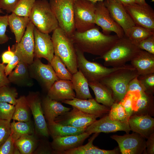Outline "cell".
<instances>
[{
    "label": "cell",
    "mask_w": 154,
    "mask_h": 154,
    "mask_svg": "<svg viewBox=\"0 0 154 154\" xmlns=\"http://www.w3.org/2000/svg\"><path fill=\"white\" fill-rule=\"evenodd\" d=\"M75 46L84 53L101 56L115 44L119 38L116 35H107L96 27L85 32L75 31L71 37Z\"/></svg>",
    "instance_id": "1"
},
{
    "label": "cell",
    "mask_w": 154,
    "mask_h": 154,
    "mask_svg": "<svg viewBox=\"0 0 154 154\" xmlns=\"http://www.w3.org/2000/svg\"><path fill=\"white\" fill-rule=\"evenodd\" d=\"M141 50L125 35L119 38L114 46L105 54L97 58L103 59L106 66L120 67L130 62Z\"/></svg>",
    "instance_id": "2"
},
{
    "label": "cell",
    "mask_w": 154,
    "mask_h": 154,
    "mask_svg": "<svg viewBox=\"0 0 154 154\" xmlns=\"http://www.w3.org/2000/svg\"><path fill=\"white\" fill-rule=\"evenodd\" d=\"M54 54L58 56L73 74L78 70L74 44L71 38L59 27L52 31L51 37Z\"/></svg>",
    "instance_id": "3"
},
{
    "label": "cell",
    "mask_w": 154,
    "mask_h": 154,
    "mask_svg": "<svg viewBox=\"0 0 154 154\" xmlns=\"http://www.w3.org/2000/svg\"><path fill=\"white\" fill-rule=\"evenodd\" d=\"M138 76L136 69L128 64L111 73L99 82L111 91L115 102H119L127 93L129 82Z\"/></svg>",
    "instance_id": "4"
},
{
    "label": "cell",
    "mask_w": 154,
    "mask_h": 154,
    "mask_svg": "<svg viewBox=\"0 0 154 154\" xmlns=\"http://www.w3.org/2000/svg\"><path fill=\"white\" fill-rule=\"evenodd\" d=\"M29 17L35 27L44 33L49 34L59 27L47 0L36 1Z\"/></svg>",
    "instance_id": "5"
},
{
    "label": "cell",
    "mask_w": 154,
    "mask_h": 154,
    "mask_svg": "<svg viewBox=\"0 0 154 154\" xmlns=\"http://www.w3.org/2000/svg\"><path fill=\"white\" fill-rule=\"evenodd\" d=\"M75 46L78 69L88 82H100L111 73L125 68L128 65L118 67H107L97 62L88 60L85 58L84 53Z\"/></svg>",
    "instance_id": "6"
},
{
    "label": "cell",
    "mask_w": 154,
    "mask_h": 154,
    "mask_svg": "<svg viewBox=\"0 0 154 154\" xmlns=\"http://www.w3.org/2000/svg\"><path fill=\"white\" fill-rule=\"evenodd\" d=\"M74 0H50L49 3L58 21V26L71 37L76 31Z\"/></svg>",
    "instance_id": "7"
},
{
    "label": "cell",
    "mask_w": 154,
    "mask_h": 154,
    "mask_svg": "<svg viewBox=\"0 0 154 154\" xmlns=\"http://www.w3.org/2000/svg\"><path fill=\"white\" fill-rule=\"evenodd\" d=\"M96 3L86 0L74 1V19L76 31L83 32L95 27Z\"/></svg>",
    "instance_id": "8"
},
{
    "label": "cell",
    "mask_w": 154,
    "mask_h": 154,
    "mask_svg": "<svg viewBox=\"0 0 154 154\" xmlns=\"http://www.w3.org/2000/svg\"><path fill=\"white\" fill-rule=\"evenodd\" d=\"M34 28L30 21L20 41L13 45L11 48L20 60L28 65L32 64L34 58Z\"/></svg>",
    "instance_id": "9"
},
{
    "label": "cell",
    "mask_w": 154,
    "mask_h": 154,
    "mask_svg": "<svg viewBox=\"0 0 154 154\" xmlns=\"http://www.w3.org/2000/svg\"><path fill=\"white\" fill-rule=\"evenodd\" d=\"M135 25L154 32V11L146 3L123 5Z\"/></svg>",
    "instance_id": "10"
},
{
    "label": "cell",
    "mask_w": 154,
    "mask_h": 154,
    "mask_svg": "<svg viewBox=\"0 0 154 154\" xmlns=\"http://www.w3.org/2000/svg\"><path fill=\"white\" fill-rule=\"evenodd\" d=\"M28 69L31 77L47 91L59 79L50 64H44L40 58H35L33 62L28 65Z\"/></svg>",
    "instance_id": "11"
},
{
    "label": "cell",
    "mask_w": 154,
    "mask_h": 154,
    "mask_svg": "<svg viewBox=\"0 0 154 154\" xmlns=\"http://www.w3.org/2000/svg\"><path fill=\"white\" fill-rule=\"evenodd\" d=\"M110 137L117 142L122 154H146L145 139L138 133L114 135Z\"/></svg>",
    "instance_id": "12"
},
{
    "label": "cell",
    "mask_w": 154,
    "mask_h": 154,
    "mask_svg": "<svg viewBox=\"0 0 154 154\" xmlns=\"http://www.w3.org/2000/svg\"><path fill=\"white\" fill-rule=\"evenodd\" d=\"M95 23L101 28L103 33L105 35L114 32L119 38L125 35L122 28L112 18L103 1L96 3Z\"/></svg>",
    "instance_id": "13"
},
{
    "label": "cell",
    "mask_w": 154,
    "mask_h": 154,
    "mask_svg": "<svg viewBox=\"0 0 154 154\" xmlns=\"http://www.w3.org/2000/svg\"><path fill=\"white\" fill-rule=\"evenodd\" d=\"M26 98L33 117L36 132L41 136L48 137L49 135L48 125L44 116L39 94L31 92Z\"/></svg>",
    "instance_id": "14"
},
{
    "label": "cell",
    "mask_w": 154,
    "mask_h": 154,
    "mask_svg": "<svg viewBox=\"0 0 154 154\" xmlns=\"http://www.w3.org/2000/svg\"><path fill=\"white\" fill-rule=\"evenodd\" d=\"M72 107L70 110L56 118L54 122L62 125L82 128L87 127L99 117L84 113L75 107Z\"/></svg>",
    "instance_id": "15"
},
{
    "label": "cell",
    "mask_w": 154,
    "mask_h": 154,
    "mask_svg": "<svg viewBox=\"0 0 154 154\" xmlns=\"http://www.w3.org/2000/svg\"><path fill=\"white\" fill-rule=\"evenodd\" d=\"M103 2L112 18L128 37L131 28L135 25L124 6L117 0H105Z\"/></svg>",
    "instance_id": "16"
},
{
    "label": "cell",
    "mask_w": 154,
    "mask_h": 154,
    "mask_svg": "<svg viewBox=\"0 0 154 154\" xmlns=\"http://www.w3.org/2000/svg\"><path fill=\"white\" fill-rule=\"evenodd\" d=\"M130 131L128 123L114 120L108 115L95 120L87 127L85 132L91 135L95 133H111L118 131H123L129 133Z\"/></svg>",
    "instance_id": "17"
},
{
    "label": "cell",
    "mask_w": 154,
    "mask_h": 154,
    "mask_svg": "<svg viewBox=\"0 0 154 154\" xmlns=\"http://www.w3.org/2000/svg\"><path fill=\"white\" fill-rule=\"evenodd\" d=\"M49 34L42 32L35 27L34 58H43L50 63L54 54L53 43Z\"/></svg>",
    "instance_id": "18"
},
{
    "label": "cell",
    "mask_w": 154,
    "mask_h": 154,
    "mask_svg": "<svg viewBox=\"0 0 154 154\" xmlns=\"http://www.w3.org/2000/svg\"><path fill=\"white\" fill-rule=\"evenodd\" d=\"M62 102L75 107L83 112L98 116H102L108 113L110 107L98 103L93 98L82 100L74 98L72 100H66Z\"/></svg>",
    "instance_id": "19"
},
{
    "label": "cell",
    "mask_w": 154,
    "mask_h": 154,
    "mask_svg": "<svg viewBox=\"0 0 154 154\" xmlns=\"http://www.w3.org/2000/svg\"><path fill=\"white\" fill-rule=\"evenodd\" d=\"M90 135L84 132L77 135L52 137L51 145L54 150L53 153L58 154L60 152L79 147Z\"/></svg>",
    "instance_id": "20"
},
{
    "label": "cell",
    "mask_w": 154,
    "mask_h": 154,
    "mask_svg": "<svg viewBox=\"0 0 154 154\" xmlns=\"http://www.w3.org/2000/svg\"><path fill=\"white\" fill-rule=\"evenodd\" d=\"M128 123L131 131L145 139L154 132V119L149 115L133 114L129 119Z\"/></svg>",
    "instance_id": "21"
},
{
    "label": "cell",
    "mask_w": 154,
    "mask_h": 154,
    "mask_svg": "<svg viewBox=\"0 0 154 154\" xmlns=\"http://www.w3.org/2000/svg\"><path fill=\"white\" fill-rule=\"evenodd\" d=\"M48 91L47 96L58 101L72 100L75 98V93L71 80L59 79L55 81Z\"/></svg>",
    "instance_id": "22"
},
{
    "label": "cell",
    "mask_w": 154,
    "mask_h": 154,
    "mask_svg": "<svg viewBox=\"0 0 154 154\" xmlns=\"http://www.w3.org/2000/svg\"><path fill=\"white\" fill-rule=\"evenodd\" d=\"M133 114L154 115V97L153 95L145 92H135L132 104Z\"/></svg>",
    "instance_id": "23"
},
{
    "label": "cell",
    "mask_w": 154,
    "mask_h": 154,
    "mask_svg": "<svg viewBox=\"0 0 154 154\" xmlns=\"http://www.w3.org/2000/svg\"><path fill=\"white\" fill-rule=\"evenodd\" d=\"M42 106L47 124L52 123L56 118L72 109L64 106L60 102L52 100L47 96L42 100Z\"/></svg>",
    "instance_id": "24"
},
{
    "label": "cell",
    "mask_w": 154,
    "mask_h": 154,
    "mask_svg": "<svg viewBox=\"0 0 154 154\" xmlns=\"http://www.w3.org/2000/svg\"><path fill=\"white\" fill-rule=\"evenodd\" d=\"M130 62L139 75L154 73V54L141 50Z\"/></svg>",
    "instance_id": "25"
},
{
    "label": "cell",
    "mask_w": 154,
    "mask_h": 154,
    "mask_svg": "<svg viewBox=\"0 0 154 154\" xmlns=\"http://www.w3.org/2000/svg\"><path fill=\"white\" fill-rule=\"evenodd\" d=\"M8 78L10 83L19 86L31 87L34 84L29 74L28 65L20 60Z\"/></svg>",
    "instance_id": "26"
},
{
    "label": "cell",
    "mask_w": 154,
    "mask_h": 154,
    "mask_svg": "<svg viewBox=\"0 0 154 154\" xmlns=\"http://www.w3.org/2000/svg\"><path fill=\"white\" fill-rule=\"evenodd\" d=\"M99 133H94L88 140V143L77 147L60 152L58 154H117L119 153L118 148L112 150L100 149L93 144V142Z\"/></svg>",
    "instance_id": "27"
},
{
    "label": "cell",
    "mask_w": 154,
    "mask_h": 154,
    "mask_svg": "<svg viewBox=\"0 0 154 154\" xmlns=\"http://www.w3.org/2000/svg\"><path fill=\"white\" fill-rule=\"evenodd\" d=\"M71 81L75 92V98L82 100L93 98L90 92L88 81L80 70L73 74Z\"/></svg>",
    "instance_id": "28"
},
{
    "label": "cell",
    "mask_w": 154,
    "mask_h": 154,
    "mask_svg": "<svg viewBox=\"0 0 154 154\" xmlns=\"http://www.w3.org/2000/svg\"><path fill=\"white\" fill-rule=\"evenodd\" d=\"M89 86L95 95V100L98 103L110 107L115 102L111 91L99 82H88Z\"/></svg>",
    "instance_id": "29"
},
{
    "label": "cell",
    "mask_w": 154,
    "mask_h": 154,
    "mask_svg": "<svg viewBox=\"0 0 154 154\" xmlns=\"http://www.w3.org/2000/svg\"><path fill=\"white\" fill-rule=\"evenodd\" d=\"M8 22L10 29L15 35L16 43H19L30 22L29 18L19 16L12 13L8 15Z\"/></svg>",
    "instance_id": "30"
},
{
    "label": "cell",
    "mask_w": 154,
    "mask_h": 154,
    "mask_svg": "<svg viewBox=\"0 0 154 154\" xmlns=\"http://www.w3.org/2000/svg\"><path fill=\"white\" fill-rule=\"evenodd\" d=\"M47 125L49 134L52 137L80 134L85 132L87 127L77 128L55 122Z\"/></svg>",
    "instance_id": "31"
},
{
    "label": "cell",
    "mask_w": 154,
    "mask_h": 154,
    "mask_svg": "<svg viewBox=\"0 0 154 154\" xmlns=\"http://www.w3.org/2000/svg\"><path fill=\"white\" fill-rule=\"evenodd\" d=\"M15 107L12 119L19 121H31V112L26 96H21L17 98Z\"/></svg>",
    "instance_id": "32"
},
{
    "label": "cell",
    "mask_w": 154,
    "mask_h": 154,
    "mask_svg": "<svg viewBox=\"0 0 154 154\" xmlns=\"http://www.w3.org/2000/svg\"><path fill=\"white\" fill-rule=\"evenodd\" d=\"M38 141L34 134L22 136L15 142V145L21 154H31L34 151Z\"/></svg>",
    "instance_id": "33"
},
{
    "label": "cell",
    "mask_w": 154,
    "mask_h": 154,
    "mask_svg": "<svg viewBox=\"0 0 154 154\" xmlns=\"http://www.w3.org/2000/svg\"><path fill=\"white\" fill-rule=\"evenodd\" d=\"M11 134L15 141L22 136L33 134L34 129L31 121L27 122L15 121L11 123Z\"/></svg>",
    "instance_id": "34"
},
{
    "label": "cell",
    "mask_w": 154,
    "mask_h": 154,
    "mask_svg": "<svg viewBox=\"0 0 154 154\" xmlns=\"http://www.w3.org/2000/svg\"><path fill=\"white\" fill-rule=\"evenodd\" d=\"M49 63L59 79L71 80L73 74L58 56L54 55Z\"/></svg>",
    "instance_id": "35"
},
{
    "label": "cell",
    "mask_w": 154,
    "mask_h": 154,
    "mask_svg": "<svg viewBox=\"0 0 154 154\" xmlns=\"http://www.w3.org/2000/svg\"><path fill=\"white\" fill-rule=\"evenodd\" d=\"M154 34V32L145 28L136 25L131 29L128 37L136 45L141 41Z\"/></svg>",
    "instance_id": "36"
},
{
    "label": "cell",
    "mask_w": 154,
    "mask_h": 154,
    "mask_svg": "<svg viewBox=\"0 0 154 154\" xmlns=\"http://www.w3.org/2000/svg\"><path fill=\"white\" fill-rule=\"evenodd\" d=\"M108 114L111 119L128 123L129 118L125 109L119 102H115L110 107Z\"/></svg>",
    "instance_id": "37"
},
{
    "label": "cell",
    "mask_w": 154,
    "mask_h": 154,
    "mask_svg": "<svg viewBox=\"0 0 154 154\" xmlns=\"http://www.w3.org/2000/svg\"><path fill=\"white\" fill-rule=\"evenodd\" d=\"M18 93L15 88L5 86L0 88V102H6L15 105Z\"/></svg>",
    "instance_id": "38"
},
{
    "label": "cell",
    "mask_w": 154,
    "mask_h": 154,
    "mask_svg": "<svg viewBox=\"0 0 154 154\" xmlns=\"http://www.w3.org/2000/svg\"><path fill=\"white\" fill-rule=\"evenodd\" d=\"M35 0H19L12 13L17 15L29 17Z\"/></svg>",
    "instance_id": "39"
},
{
    "label": "cell",
    "mask_w": 154,
    "mask_h": 154,
    "mask_svg": "<svg viewBox=\"0 0 154 154\" xmlns=\"http://www.w3.org/2000/svg\"><path fill=\"white\" fill-rule=\"evenodd\" d=\"M137 78L145 88V92L153 95L154 73L144 75H139Z\"/></svg>",
    "instance_id": "40"
},
{
    "label": "cell",
    "mask_w": 154,
    "mask_h": 154,
    "mask_svg": "<svg viewBox=\"0 0 154 154\" xmlns=\"http://www.w3.org/2000/svg\"><path fill=\"white\" fill-rule=\"evenodd\" d=\"M15 106L9 103L0 102V119L11 121L15 111Z\"/></svg>",
    "instance_id": "41"
},
{
    "label": "cell",
    "mask_w": 154,
    "mask_h": 154,
    "mask_svg": "<svg viewBox=\"0 0 154 154\" xmlns=\"http://www.w3.org/2000/svg\"><path fill=\"white\" fill-rule=\"evenodd\" d=\"M11 121L0 119V146L11 134Z\"/></svg>",
    "instance_id": "42"
},
{
    "label": "cell",
    "mask_w": 154,
    "mask_h": 154,
    "mask_svg": "<svg viewBox=\"0 0 154 154\" xmlns=\"http://www.w3.org/2000/svg\"><path fill=\"white\" fill-rule=\"evenodd\" d=\"M134 92H128L122 99L119 102L124 107L129 119L133 115L132 101Z\"/></svg>",
    "instance_id": "43"
},
{
    "label": "cell",
    "mask_w": 154,
    "mask_h": 154,
    "mask_svg": "<svg viewBox=\"0 0 154 154\" xmlns=\"http://www.w3.org/2000/svg\"><path fill=\"white\" fill-rule=\"evenodd\" d=\"M8 15H0V44L6 43L9 38L6 35L7 28L8 25Z\"/></svg>",
    "instance_id": "44"
},
{
    "label": "cell",
    "mask_w": 154,
    "mask_h": 154,
    "mask_svg": "<svg viewBox=\"0 0 154 154\" xmlns=\"http://www.w3.org/2000/svg\"><path fill=\"white\" fill-rule=\"evenodd\" d=\"M137 46L141 50L154 54V34L141 41Z\"/></svg>",
    "instance_id": "45"
},
{
    "label": "cell",
    "mask_w": 154,
    "mask_h": 154,
    "mask_svg": "<svg viewBox=\"0 0 154 154\" xmlns=\"http://www.w3.org/2000/svg\"><path fill=\"white\" fill-rule=\"evenodd\" d=\"M15 141L11 135L0 146V154H13L15 145Z\"/></svg>",
    "instance_id": "46"
},
{
    "label": "cell",
    "mask_w": 154,
    "mask_h": 154,
    "mask_svg": "<svg viewBox=\"0 0 154 154\" xmlns=\"http://www.w3.org/2000/svg\"><path fill=\"white\" fill-rule=\"evenodd\" d=\"M137 76L129 82L127 87V92H138L140 93L145 91V89Z\"/></svg>",
    "instance_id": "47"
},
{
    "label": "cell",
    "mask_w": 154,
    "mask_h": 154,
    "mask_svg": "<svg viewBox=\"0 0 154 154\" xmlns=\"http://www.w3.org/2000/svg\"><path fill=\"white\" fill-rule=\"evenodd\" d=\"M19 0H0V9L12 13Z\"/></svg>",
    "instance_id": "48"
},
{
    "label": "cell",
    "mask_w": 154,
    "mask_h": 154,
    "mask_svg": "<svg viewBox=\"0 0 154 154\" xmlns=\"http://www.w3.org/2000/svg\"><path fill=\"white\" fill-rule=\"evenodd\" d=\"M20 60L17 56L15 55L12 60L5 66V71L7 76L13 71L18 65Z\"/></svg>",
    "instance_id": "49"
},
{
    "label": "cell",
    "mask_w": 154,
    "mask_h": 154,
    "mask_svg": "<svg viewBox=\"0 0 154 154\" xmlns=\"http://www.w3.org/2000/svg\"><path fill=\"white\" fill-rule=\"evenodd\" d=\"M5 66L4 64L0 62V88L5 86L9 85L10 83L5 73Z\"/></svg>",
    "instance_id": "50"
},
{
    "label": "cell",
    "mask_w": 154,
    "mask_h": 154,
    "mask_svg": "<svg viewBox=\"0 0 154 154\" xmlns=\"http://www.w3.org/2000/svg\"><path fill=\"white\" fill-rule=\"evenodd\" d=\"M15 55L14 51L9 46L7 50L4 52L1 55L2 63L8 64L13 58Z\"/></svg>",
    "instance_id": "51"
},
{
    "label": "cell",
    "mask_w": 154,
    "mask_h": 154,
    "mask_svg": "<svg viewBox=\"0 0 154 154\" xmlns=\"http://www.w3.org/2000/svg\"><path fill=\"white\" fill-rule=\"evenodd\" d=\"M146 142V154L154 153V132L148 137Z\"/></svg>",
    "instance_id": "52"
},
{
    "label": "cell",
    "mask_w": 154,
    "mask_h": 154,
    "mask_svg": "<svg viewBox=\"0 0 154 154\" xmlns=\"http://www.w3.org/2000/svg\"><path fill=\"white\" fill-rule=\"evenodd\" d=\"M123 5H130L136 3L134 0H117Z\"/></svg>",
    "instance_id": "53"
},
{
    "label": "cell",
    "mask_w": 154,
    "mask_h": 154,
    "mask_svg": "<svg viewBox=\"0 0 154 154\" xmlns=\"http://www.w3.org/2000/svg\"><path fill=\"white\" fill-rule=\"evenodd\" d=\"M135 3L138 4H142L145 3V0H134Z\"/></svg>",
    "instance_id": "54"
},
{
    "label": "cell",
    "mask_w": 154,
    "mask_h": 154,
    "mask_svg": "<svg viewBox=\"0 0 154 154\" xmlns=\"http://www.w3.org/2000/svg\"><path fill=\"white\" fill-rule=\"evenodd\" d=\"M77 0H74V1H76ZM88 0L90 1H91L92 2L94 3H96L100 1H103L104 0Z\"/></svg>",
    "instance_id": "55"
},
{
    "label": "cell",
    "mask_w": 154,
    "mask_h": 154,
    "mask_svg": "<svg viewBox=\"0 0 154 154\" xmlns=\"http://www.w3.org/2000/svg\"><path fill=\"white\" fill-rule=\"evenodd\" d=\"M3 13V11L1 10V9H0V13Z\"/></svg>",
    "instance_id": "56"
},
{
    "label": "cell",
    "mask_w": 154,
    "mask_h": 154,
    "mask_svg": "<svg viewBox=\"0 0 154 154\" xmlns=\"http://www.w3.org/2000/svg\"></svg>",
    "instance_id": "57"
}]
</instances>
